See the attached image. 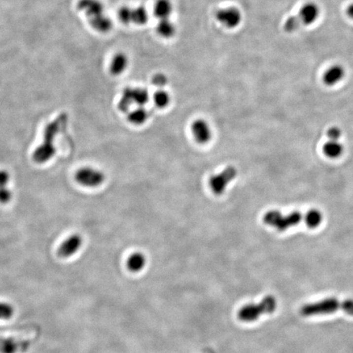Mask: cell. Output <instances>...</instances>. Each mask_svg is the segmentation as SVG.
Masks as SVG:
<instances>
[{"mask_svg": "<svg viewBox=\"0 0 353 353\" xmlns=\"http://www.w3.org/2000/svg\"><path fill=\"white\" fill-rule=\"evenodd\" d=\"M69 117L67 113H62L53 121L47 124L43 133V141L34 151L33 160L43 165L55 156L57 149L54 146L56 137L67 129Z\"/></svg>", "mask_w": 353, "mask_h": 353, "instance_id": "6da1fadb", "label": "cell"}, {"mask_svg": "<svg viewBox=\"0 0 353 353\" xmlns=\"http://www.w3.org/2000/svg\"><path fill=\"white\" fill-rule=\"evenodd\" d=\"M343 311L348 315L353 317V299L339 300L336 298H326L315 303H307L302 306L299 311L303 318L316 316L329 315Z\"/></svg>", "mask_w": 353, "mask_h": 353, "instance_id": "7a4b0ae2", "label": "cell"}, {"mask_svg": "<svg viewBox=\"0 0 353 353\" xmlns=\"http://www.w3.org/2000/svg\"><path fill=\"white\" fill-rule=\"evenodd\" d=\"M77 7L86 15L93 29L100 33H107L112 29V21L105 14L104 5L100 0H79Z\"/></svg>", "mask_w": 353, "mask_h": 353, "instance_id": "3957f363", "label": "cell"}, {"mask_svg": "<svg viewBox=\"0 0 353 353\" xmlns=\"http://www.w3.org/2000/svg\"><path fill=\"white\" fill-rule=\"evenodd\" d=\"M277 308V301L274 296L267 295L259 303H248L243 306L239 310L238 318L243 322H254L261 316L272 314Z\"/></svg>", "mask_w": 353, "mask_h": 353, "instance_id": "277c9868", "label": "cell"}, {"mask_svg": "<svg viewBox=\"0 0 353 353\" xmlns=\"http://www.w3.org/2000/svg\"><path fill=\"white\" fill-rule=\"evenodd\" d=\"M148 101L149 93L145 88H127L118 103V108L122 112H129L133 106H144Z\"/></svg>", "mask_w": 353, "mask_h": 353, "instance_id": "5b68a950", "label": "cell"}, {"mask_svg": "<svg viewBox=\"0 0 353 353\" xmlns=\"http://www.w3.org/2000/svg\"><path fill=\"white\" fill-rule=\"evenodd\" d=\"M74 178L79 185L94 188L101 186L104 182L105 175L95 168L83 167L75 173Z\"/></svg>", "mask_w": 353, "mask_h": 353, "instance_id": "8992f818", "label": "cell"}, {"mask_svg": "<svg viewBox=\"0 0 353 353\" xmlns=\"http://www.w3.org/2000/svg\"><path fill=\"white\" fill-rule=\"evenodd\" d=\"M120 22L124 24H134L142 26L148 22V12L146 7L139 6L137 7H130L129 6L122 7L118 13Z\"/></svg>", "mask_w": 353, "mask_h": 353, "instance_id": "52a82bcc", "label": "cell"}, {"mask_svg": "<svg viewBox=\"0 0 353 353\" xmlns=\"http://www.w3.org/2000/svg\"><path fill=\"white\" fill-rule=\"evenodd\" d=\"M236 175L237 170L233 166H228L219 174L212 175L210 179L211 191L216 196H221L224 193L230 182L236 178Z\"/></svg>", "mask_w": 353, "mask_h": 353, "instance_id": "ba28073f", "label": "cell"}, {"mask_svg": "<svg viewBox=\"0 0 353 353\" xmlns=\"http://www.w3.org/2000/svg\"><path fill=\"white\" fill-rule=\"evenodd\" d=\"M216 19L222 27L227 29H234L241 24L242 14L237 7H227L217 11Z\"/></svg>", "mask_w": 353, "mask_h": 353, "instance_id": "9c48e42d", "label": "cell"}, {"mask_svg": "<svg viewBox=\"0 0 353 353\" xmlns=\"http://www.w3.org/2000/svg\"><path fill=\"white\" fill-rule=\"evenodd\" d=\"M82 245H83V238L80 235H71L61 244V246L58 248V255L60 258H70L80 249Z\"/></svg>", "mask_w": 353, "mask_h": 353, "instance_id": "30bf717a", "label": "cell"}, {"mask_svg": "<svg viewBox=\"0 0 353 353\" xmlns=\"http://www.w3.org/2000/svg\"><path fill=\"white\" fill-rule=\"evenodd\" d=\"M191 131L194 139L199 143L205 144L210 141L212 138V130L207 122L204 119H196L192 123Z\"/></svg>", "mask_w": 353, "mask_h": 353, "instance_id": "8fae6325", "label": "cell"}, {"mask_svg": "<svg viewBox=\"0 0 353 353\" xmlns=\"http://www.w3.org/2000/svg\"><path fill=\"white\" fill-rule=\"evenodd\" d=\"M30 343L17 341L14 339H0V353H17L25 352L29 348Z\"/></svg>", "mask_w": 353, "mask_h": 353, "instance_id": "7c38bea8", "label": "cell"}, {"mask_svg": "<svg viewBox=\"0 0 353 353\" xmlns=\"http://www.w3.org/2000/svg\"><path fill=\"white\" fill-rule=\"evenodd\" d=\"M319 13H320V10L318 5H316L313 2H308L302 7L298 17L300 18L302 23L310 25L318 19Z\"/></svg>", "mask_w": 353, "mask_h": 353, "instance_id": "4fadbf2b", "label": "cell"}, {"mask_svg": "<svg viewBox=\"0 0 353 353\" xmlns=\"http://www.w3.org/2000/svg\"><path fill=\"white\" fill-rule=\"evenodd\" d=\"M174 11L171 0H156L154 6V15L158 20L170 19Z\"/></svg>", "mask_w": 353, "mask_h": 353, "instance_id": "5bb4252c", "label": "cell"}, {"mask_svg": "<svg viewBox=\"0 0 353 353\" xmlns=\"http://www.w3.org/2000/svg\"><path fill=\"white\" fill-rule=\"evenodd\" d=\"M9 181V173L4 170H0V203L2 205L8 203L12 198V191L7 186Z\"/></svg>", "mask_w": 353, "mask_h": 353, "instance_id": "9a60e30c", "label": "cell"}, {"mask_svg": "<svg viewBox=\"0 0 353 353\" xmlns=\"http://www.w3.org/2000/svg\"><path fill=\"white\" fill-rule=\"evenodd\" d=\"M129 58L125 53H119L113 57L110 64V72L113 75L123 74L129 67Z\"/></svg>", "mask_w": 353, "mask_h": 353, "instance_id": "2e32d148", "label": "cell"}, {"mask_svg": "<svg viewBox=\"0 0 353 353\" xmlns=\"http://www.w3.org/2000/svg\"><path fill=\"white\" fill-rule=\"evenodd\" d=\"M344 74H345V71H344V68L341 66L335 65L327 70L323 76V80L325 84L329 86H332L340 81L344 78Z\"/></svg>", "mask_w": 353, "mask_h": 353, "instance_id": "e0dca14e", "label": "cell"}, {"mask_svg": "<svg viewBox=\"0 0 353 353\" xmlns=\"http://www.w3.org/2000/svg\"><path fill=\"white\" fill-rule=\"evenodd\" d=\"M150 114L144 106H138L135 109L129 110L127 119L134 125H141L147 120Z\"/></svg>", "mask_w": 353, "mask_h": 353, "instance_id": "ac0fdd59", "label": "cell"}, {"mask_svg": "<svg viewBox=\"0 0 353 353\" xmlns=\"http://www.w3.org/2000/svg\"><path fill=\"white\" fill-rule=\"evenodd\" d=\"M146 257L141 253H134L127 260V267L132 272H141L146 266Z\"/></svg>", "mask_w": 353, "mask_h": 353, "instance_id": "d6986e66", "label": "cell"}, {"mask_svg": "<svg viewBox=\"0 0 353 353\" xmlns=\"http://www.w3.org/2000/svg\"><path fill=\"white\" fill-rule=\"evenodd\" d=\"M156 32L163 38H172L176 33V27L170 19L159 20Z\"/></svg>", "mask_w": 353, "mask_h": 353, "instance_id": "ffe728a7", "label": "cell"}, {"mask_svg": "<svg viewBox=\"0 0 353 353\" xmlns=\"http://www.w3.org/2000/svg\"><path fill=\"white\" fill-rule=\"evenodd\" d=\"M323 152L327 157L337 159L340 157L344 152V146L341 143H339V141L329 140L324 143Z\"/></svg>", "mask_w": 353, "mask_h": 353, "instance_id": "44dd1931", "label": "cell"}, {"mask_svg": "<svg viewBox=\"0 0 353 353\" xmlns=\"http://www.w3.org/2000/svg\"><path fill=\"white\" fill-rule=\"evenodd\" d=\"M322 214L320 211L317 210H312L307 212L305 216V222L308 227L310 228L318 227L322 222Z\"/></svg>", "mask_w": 353, "mask_h": 353, "instance_id": "7402d4cb", "label": "cell"}, {"mask_svg": "<svg viewBox=\"0 0 353 353\" xmlns=\"http://www.w3.org/2000/svg\"><path fill=\"white\" fill-rule=\"evenodd\" d=\"M153 101L157 107L165 108L170 104V96L166 91L160 89L156 91L153 96Z\"/></svg>", "mask_w": 353, "mask_h": 353, "instance_id": "603a6c76", "label": "cell"}, {"mask_svg": "<svg viewBox=\"0 0 353 353\" xmlns=\"http://www.w3.org/2000/svg\"><path fill=\"white\" fill-rule=\"evenodd\" d=\"M14 314V308L9 303H0V320H8Z\"/></svg>", "mask_w": 353, "mask_h": 353, "instance_id": "cb8c5ba5", "label": "cell"}, {"mask_svg": "<svg viewBox=\"0 0 353 353\" xmlns=\"http://www.w3.org/2000/svg\"><path fill=\"white\" fill-rule=\"evenodd\" d=\"M301 22L300 18L296 16H292L286 20V22L284 23V29L289 32H293L296 30L298 29V27H300Z\"/></svg>", "mask_w": 353, "mask_h": 353, "instance_id": "d4e9b609", "label": "cell"}, {"mask_svg": "<svg viewBox=\"0 0 353 353\" xmlns=\"http://www.w3.org/2000/svg\"><path fill=\"white\" fill-rule=\"evenodd\" d=\"M152 83L155 86L163 88V87L167 84V77L165 76L164 74L159 73V74H156L155 76L153 77Z\"/></svg>", "mask_w": 353, "mask_h": 353, "instance_id": "484cf974", "label": "cell"}, {"mask_svg": "<svg viewBox=\"0 0 353 353\" xmlns=\"http://www.w3.org/2000/svg\"><path fill=\"white\" fill-rule=\"evenodd\" d=\"M327 136L329 138V140L339 141V139L342 136L341 130L336 127H332L327 131Z\"/></svg>", "mask_w": 353, "mask_h": 353, "instance_id": "4316f807", "label": "cell"}, {"mask_svg": "<svg viewBox=\"0 0 353 353\" xmlns=\"http://www.w3.org/2000/svg\"><path fill=\"white\" fill-rule=\"evenodd\" d=\"M347 13H348V15H349V17H351L352 19H353V4L350 5L349 7H348V10H347Z\"/></svg>", "mask_w": 353, "mask_h": 353, "instance_id": "83f0119b", "label": "cell"}]
</instances>
